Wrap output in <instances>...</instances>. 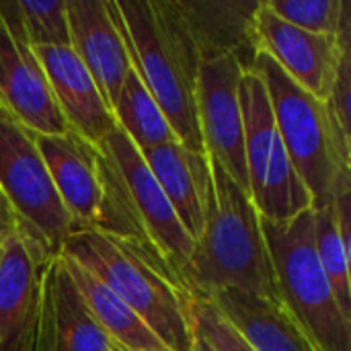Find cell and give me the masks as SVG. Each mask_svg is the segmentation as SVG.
I'll list each match as a JSON object with an SVG mask.
<instances>
[{"mask_svg": "<svg viewBox=\"0 0 351 351\" xmlns=\"http://www.w3.org/2000/svg\"><path fill=\"white\" fill-rule=\"evenodd\" d=\"M60 255L74 259L119 296L167 351H193L187 294L169 284L138 255L95 230L72 234Z\"/></svg>", "mask_w": 351, "mask_h": 351, "instance_id": "5b68a950", "label": "cell"}, {"mask_svg": "<svg viewBox=\"0 0 351 351\" xmlns=\"http://www.w3.org/2000/svg\"><path fill=\"white\" fill-rule=\"evenodd\" d=\"M82 302L86 304L93 319L107 333L119 351H167L146 323L101 280L78 265L74 259L60 255Z\"/></svg>", "mask_w": 351, "mask_h": 351, "instance_id": "ac0fdd59", "label": "cell"}, {"mask_svg": "<svg viewBox=\"0 0 351 351\" xmlns=\"http://www.w3.org/2000/svg\"><path fill=\"white\" fill-rule=\"evenodd\" d=\"M280 300L319 351H351V319L331 290L315 247V208L286 224L261 218Z\"/></svg>", "mask_w": 351, "mask_h": 351, "instance_id": "277c9868", "label": "cell"}, {"mask_svg": "<svg viewBox=\"0 0 351 351\" xmlns=\"http://www.w3.org/2000/svg\"><path fill=\"white\" fill-rule=\"evenodd\" d=\"M245 66L237 53L202 60L197 74V121L204 150L249 193L239 84Z\"/></svg>", "mask_w": 351, "mask_h": 351, "instance_id": "9c48e42d", "label": "cell"}, {"mask_svg": "<svg viewBox=\"0 0 351 351\" xmlns=\"http://www.w3.org/2000/svg\"><path fill=\"white\" fill-rule=\"evenodd\" d=\"M140 154L162 187L183 228L193 241H197L204 230L212 191L208 154L189 150L179 140L142 150Z\"/></svg>", "mask_w": 351, "mask_h": 351, "instance_id": "9a60e30c", "label": "cell"}, {"mask_svg": "<svg viewBox=\"0 0 351 351\" xmlns=\"http://www.w3.org/2000/svg\"><path fill=\"white\" fill-rule=\"evenodd\" d=\"M117 351H119V350H117Z\"/></svg>", "mask_w": 351, "mask_h": 351, "instance_id": "4dcf8cb0", "label": "cell"}, {"mask_svg": "<svg viewBox=\"0 0 351 351\" xmlns=\"http://www.w3.org/2000/svg\"><path fill=\"white\" fill-rule=\"evenodd\" d=\"M210 175L212 191L204 230L181 276L185 290L210 296L232 288L282 302L261 218L251 195L214 158H210Z\"/></svg>", "mask_w": 351, "mask_h": 351, "instance_id": "6da1fadb", "label": "cell"}, {"mask_svg": "<svg viewBox=\"0 0 351 351\" xmlns=\"http://www.w3.org/2000/svg\"><path fill=\"white\" fill-rule=\"evenodd\" d=\"M51 265H53V261L47 267L37 308L33 313V319H31L16 351H58L56 350V313H53Z\"/></svg>", "mask_w": 351, "mask_h": 351, "instance_id": "4316f807", "label": "cell"}, {"mask_svg": "<svg viewBox=\"0 0 351 351\" xmlns=\"http://www.w3.org/2000/svg\"><path fill=\"white\" fill-rule=\"evenodd\" d=\"M239 101L243 113V138L245 158L249 175V195L253 197L261 187L271 150L280 138L274 107L263 80L253 72L245 70L239 84Z\"/></svg>", "mask_w": 351, "mask_h": 351, "instance_id": "d6986e66", "label": "cell"}, {"mask_svg": "<svg viewBox=\"0 0 351 351\" xmlns=\"http://www.w3.org/2000/svg\"><path fill=\"white\" fill-rule=\"evenodd\" d=\"M253 351H319L288 308L241 290H218L206 296Z\"/></svg>", "mask_w": 351, "mask_h": 351, "instance_id": "2e32d148", "label": "cell"}, {"mask_svg": "<svg viewBox=\"0 0 351 351\" xmlns=\"http://www.w3.org/2000/svg\"><path fill=\"white\" fill-rule=\"evenodd\" d=\"M0 255H2V247H0Z\"/></svg>", "mask_w": 351, "mask_h": 351, "instance_id": "f546056e", "label": "cell"}, {"mask_svg": "<svg viewBox=\"0 0 351 351\" xmlns=\"http://www.w3.org/2000/svg\"><path fill=\"white\" fill-rule=\"evenodd\" d=\"M19 230V220L16 214L10 206V202L6 199L4 191L0 189V247Z\"/></svg>", "mask_w": 351, "mask_h": 351, "instance_id": "83f0119b", "label": "cell"}, {"mask_svg": "<svg viewBox=\"0 0 351 351\" xmlns=\"http://www.w3.org/2000/svg\"><path fill=\"white\" fill-rule=\"evenodd\" d=\"M286 23L308 33L337 37L350 21V4L343 0H265Z\"/></svg>", "mask_w": 351, "mask_h": 351, "instance_id": "cb8c5ba5", "label": "cell"}, {"mask_svg": "<svg viewBox=\"0 0 351 351\" xmlns=\"http://www.w3.org/2000/svg\"><path fill=\"white\" fill-rule=\"evenodd\" d=\"M66 16L70 47L90 72L109 107H113L132 68L130 45L115 0H66Z\"/></svg>", "mask_w": 351, "mask_h": 351, "instance_id": "8fae6325", "label": "cell"}, {"mask_svg": "<svg viewBox=\"0 0 351 351\" xmlns=\"http://www.w3.org/2000/svg\"><path fill=\"white\" fill-rule=\"evenodd\" d=\"M136 72L162 109L177 140L206 152L197 121V74L202 56L179 0H119Z\"/></svg>", "mask_w": 351, "mask_h": 351, "instance_id": "7a4b0ae2", "label": "cell"}, {"mask_svg": "<svg viewBox=\"0 0 351 351\" xmlns=\"http://www.w3.org/2000/svg\"><path fill=\"white\" fill-rule=\"evenodd\" d=\"M27 39L33 47L70 45L66 0H21L16 2Z\"/></svg>", "mask_w": 351, "mask_h": 351, "instance_id": "d4e9b609", "label": "cell"}, {"mask_svg": "<svg viewBox=\"0 0 351 351\" xmlns=\"http://www.w3.org/2000/svg\"><path fill=\"white\" fill-rule=\"evenodd\" d=\"M187 313L191 329L206 337L216 351H253V348L234 331V327L220 315L210 298L187 292Z\"/></svg>", "mask_w": 351, "mask_h": 351, "instance_id": "484cf974", "label": "cell"}, {"mask_svg": "<svg viewBox=\"0 0 351 351\" xmlns=\"http://www.w3.org/2000/svg\"><path fill=\"white\" fill-rule=\"evenodd\" d=\"M0 99L37 136L70 132L27 39L16 2H0Z\"/></svg>", "mask_w": 351, "mask_h": 351, "instance_id": "ba28073f", "label": "cell"}, {"mask_svg": "<svg viewBox=\"0 0 351 351\" xmlns=\"http://www.w3.org/2000/svg\"><path fill=\"white\" fill-rule=\"evenodd\" d=\"M350 33L351 21L343 25L337 37L308 33L280 19L263 0L257 2L251 14L249 45L255 53L269 56L300 88L327 103L341 56L351 45Z\"/></svg>", "mask_w": 351, "mask_h": 351, "instance_id": "52a82bcc", "label": "cell"}, {"mask_svg": "<svg viewBox=\"0 0 351 351\" xmlns=\"http://www.w3.org/2000/svg\"><path fill=\"white\" fill-rule=\"evenodd\" d=\"M51 257L21 228L0 255V351H16L37 308Z\"/></svg>", "mask_w": 351, "mask_h": 351, "instance_id": "4fadbf2b", "label": "cell"}, {"mask_svg": "<svg viewBox=\"0 0 351 351\" xmlns=\"http://www.w3.org/2000/svg\"><path fill=\"white\" fill-rule=\"evenodd\" d=\"M251 199L259 212V218L274 224H286L313 208V195L294 169L282 138H278L261 187Z\"/></svg>", "mask_w": 351, "mask_h": 351, "instance_id": "44dd1931", "label": "cell"}, {"mask_svg": "<svg viewBox=\"0 0 351 351\" xmlns=\"http://www.w3.org/2000/svg\"><path fill=\"white\" fill-rule=\"evenodd\" d=\"M315 247L341 313L351 319V253L339 239L331 206L315 210Z\"/></svg>", "mask_w": 351, "mask_h": 351, "instance_id": "603a6c76", "label": "cell"}, {"mask_svg": "<svg viewBox=\"0 0 351 351\" xmlns=\"http://www.w3.org/2000/svg\"><path fill=\"white\" fill-rule=\"evenodd\" d=\"M53 276V313H56V350L58 351H117L107 333L82 302L62 257L51 265Z\"/></svg>", "mask_w": 351, "mask_h": 351, "instance_id": "ffe728a7", "label": "cell"}, {"mask_svg": "<svg viewBox=\"0 0 351 351\" xmlns=\"http://www.w3.org/2000/svg\"><path fill=\"white\" fill-rule=\"evenodd\" d=\"M193 331V329H191ZM193 351H216L212 346H210V341L206 339V337H202L199 333H195L193 331Z\"/></svg>", "mask_w": 351, "mask_h": 351, "instance_id": "f1b7e54d", "label": "cell"}, {"mask_svg": "<svg viewBox=\"0 0 351 351\" xmlns=\"http://www.w3.org/2000/svg\"><path fill=\"white\" fill-rule=\"evenodd\" d=\"M33 51L68 128L90 144L101 146L115 125V117L90 72L70 45L33 47Z\"/></svg>", "mask_w": 351, "mask_h": 351, "instance_id": "7c38bea8", "label": "cell"}, {"mask_svg": "<svg viewBox=\"0 0 351 351\" xmlns=\"http://www.w3.org/2000/svg\"><path fill=\"white\" fill-rule=\"evenodd\" d=\"M0 189L16 214L19 228L51 257H58L64 243L78 232L51 183L35 134L6 109L2 99Z\"/></svg>", "mask_w": 351, "mask_h": 351, "instance_id": "8992f818", "label": "cell"}, {"mask_svg": "<svg viewBox=\"0 0 351 351\" xmlns=\"http://www.w3.org/2000/svg\"><path fill=\"white\" fill-rule=\"evenodd\" d=\"M179 6L202 60L237 53L245 70L251 66L255 51L249 45V23L257 2L179 0Z\"/></svg>", "mask_w": 351, "mask_h": 351, "instance_id": "e0dca14e", "label": "cell"}, {"mask_svg": "<svg viewBox=\"0 0 351 351\" xmlns=\"http://www.w3.org/2000/svg\"><path fill=\"white\" fill-rule=\"evenodd\" d=\"M99 148L105 150L115 162V167L119 169L134 197V204L146 224L150 239L154 241L167 263L175 269V274L181 280L183 269L191 259L195 241L183 228L181 220L177 218L171 202L167 199L162 187L158 185L156 177L148 169L140 150L134 146V142L125 136V132L117 123L111 128V132L107 134L105 142Z\"/></svg>", "mask_w": 351, "mask_h": 351, "instance_id": "30bf717a", "label": "cell"}, {"mask_svg": "<svg viewBox=\"0 0 351 351\" xmlns=\"http://www.w3.org/2000/svg\"><path fill=\"white\" fill-rule=\"evenodd\" d=\"M35 142L43 156L51 183L76 230H93L101 199V148L72 130L58 136L35 134Z\"/></svg>", "mask_w": 351, "mask_h": 351, "instance_id": "5bb4252c", "label": "cell"}, {"mask_svg": "<svg viewBox=\"0 0 351 351\" xmlns=\"http://www.w3.org/2000/svg\"><path fill=\"white\" fill-rule=\"evenodd\" d=\"M247 70L265 84L278 134L313 195V208L331 206L335 193L351 187V132L343 130L329 103L300 88L265 53H255Z\"/></svg>", "mask_w": 351, "mask_h": 351, "instance_id": "3957f363", "label": "cell"}, {"mask_svg": "<svg viewBox=\"0 0 351 351\" xmlns=\"http://www.w3.org/2000/svg\"><path fill=\"white\" fill-rule=\"evenodd\" d=\"M111 109L115 123L125 132V136L140 152L177 140L171 123L136 72L134 64L125 74V80Z\"/></svg>", "mask_w": 351, "mask_h": 351, "instance_id": "7402d4cb", "label": "cell"}]
</instances>
